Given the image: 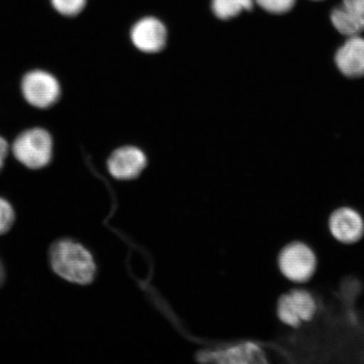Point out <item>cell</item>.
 I'll return each mask as SVG.
<instances>
[{
    "label": "cell",
    "mask_w": 364,
    "mask_h": 364,
    "mask_svg": "<svg viewBox=\"0 0 364 364\" xmlns=\"http://www.w3.org/2000/svg\"><path fill=\"white\" fill-rule=\"evenodd\" d=\"M328 230L332 237L343 245L359 242L364 235V218L357 209L341 206L328 218Z\"/></svg>",
    "instance_id": "5"
},
{
    "label": "cell",
    "mask_w": 364,
    "mask_h": 364,
    "mask_svg": "<svg viewBox=\"0 0 364 364\" xmlns=\"http://www.w3.org/2000/svg\"><path fill=\"white\" fill-rule=\"evenodd\" d=\"M22 92L26 101L33 107L47 108L58 101L60 86L58 80L47 72L29 73L22 81Z\"/></svg>",
    "instance_id": "6"
},
{
    "label": "cell",
    "mask_w": 364,
    "mask_h": 364,
    "mask_svg": "<svg viewBox=\"0 0 364 364\" xmlns=\"http://www.w3.org/2000/svg\"><path fill=\"white\" fill-rule=\"evenodd\" d=\"M198 359L203 363L223 364L267 363V357L263 350L256 343H244L232 346L217 351L203 353Z\"/></svg>",
    "instance_id": "7"
},
{
    "label": "cell",
    "mask_w": 364,
    "mask_h": 364,
    "mask_svg": "<svg viewBox=\"0 0 364 364\" xmlns=\"http://www.w3.org/2000/svg\"><path fill=\"white\" fill-rule=\"evenodd\" d=\"M277 266L281 275L291 284L303 286L316 274L318 258L311 245L301 240H293L277 254Z\"/></svg>",
    "instance_id": "2"
},
{
    "label": "cell",
    "mask_w": 364,
    "mask_h": 364,
    "mask_svg": "<svg viewBox=\"0 0 364 364\" xmlns=\"http://www.w3.org/2000/svg\"><path fill=\"white\" fill-rule=\"evenodd\" d=\"M4 279H6V272H4L3 264L0 262V286L4 284Z\"/></svg>",
    "instance_id": "17"
},
{
    "label": "cell",
    "mask_w": 364,
    "mask_h": 364,
    "mask_svg": "<svg viewBox=\"0 0 364 364\" xmlns=\"http://www.w3.org/2000/svg\"><path fill=\"white\" fill-rule=\"evenodd\" d=\"M132 42L140 51L154 53L165 47L167 31L165 25L154 17L139 20L131 31Z\"/></svg>",
    "instance_id": "8"
},
{
    "label": "cell",
    "mask_w": 364,
    "mask_h": 364,
    "mask_svg": "<svg viewBox=\"0 0 364 364\" xmlns=\"http://www.w3.org/2000/svg\"><path fill=\"white\" fill-rule=\"evenodd\" d=\"M331 20L341 35L360 36L364 33V0H343L332 11Z\"/></svg>",
    "instance_id": "9"
},
{
    "label": "cell",
    "mask_w": 364,
    "mask_h": 364,
    "mask_svg": "<svg viewBox=\"0 0 364 364\" xmlns=\"http://www.w3.org/2000/svg\"><path fill=\"white\" fill-rule=\"evenodd\" d=\"M335 60L345 76L349 78L364 76V38L360 36L348 38L336 53Z\"/></svg>",
    "instance_id": "11"
},
{
    "label": "cell",
    "mask_w": 364,
    "mask_h": 364,
    "mask_svg": "<svg viewBox=\"0 0 364 364\" xmlns=\"http://www.w3.org/2000/svg\"><path fill=\"white\" fill-rule=\"evenodd\" d=\"M318 311L316 296L303 286H294L282 294L276 304L277 320L294 330L315 320Z\"/></svg>",
    "instance_id": "3"
},
{
    "label": "cell",
    "mask_w": 364,
    "mask_h": 364,
    "mask_svg": "<svg viewBox=\"0 0 364 364\" xmlns=\"http://www.w3.org/2000/svg\"><path fill=\"white\" fill-rule=\"evenodd\" d=\"M255 2L268 13L283 15L292 10L296 0H255Z\"/></svg>",
    "instance_id": "14"
},
{
    "label": "cell",
    "mask_w": 364,
    "mask_h": 364,
    "mask_svg": "<svg viewBox=\"0 0 364 364\" xmlns=\"http://www.w3.org/2000/svg\"><path fill=\"white\" fill-rule=\"evenodd\" d=\"M255 0H212L213 14L221 20H230L254 6Z\"/></svg>",
    "instance_id": "12"
},
{
    "label": "cell",
    "mask_w": 364,
    "mask_h": 364,
    "mask_svg": "<svg viewBox=\"0 0 364 364\" xmlns=\"http://www.w3.org/2000/svg\"><path fill=\"white\" fill-rule=\"evenodd\" d=\"M13 151L23 165L31 169H41L48 165L52 157L51 136L42 129L26 131L18 136Z\"/></svg>",
    "instance_id": "4"
},
{
    "label": "cell",
    "mask_w": 364,
    "mask_h": 364,
    "mask_svg": "<svg viewBox=\"0 0 364 364\" xmlns=\"http://www.w3.org/2000/svg\"><path fill=\"white\" fill-rule=\"evenodd\" d=\"M8 153V144L2 136H0V169L3 167L4 159H6Z\"/></svg>",
    "instance_id": "16"
},
{
    "label": "cell",
    "mask_w": 364,
    "mask_h": 364,
    "mask_svg": "<svg viewBox=\"0 0 364 364\" xmlns=\"http://www.w3.org/2000/svg\"><path fill=\"white\" fill-rule=\"evenodd\" d=\"M15 222V212L10 203L0 198V235L6 234Z\"/></svg>",
    "instance_id": "15"
},
{
    "label": "cell",
    "mask_w": 364,
    "mask_h": 364,
    "mask_svg": "<svg viewBox=\"0 0 364 364\" xmlns=\"http://www.w3.org/2000/svg\"><path fill=\"white\" fill-rule=\"evenodd\" d=\"M145 154L138 148L118 149L108 161V170L117 180H132L138 177L146 166Z\"/></svg>",
    "instance_id": "10"
},
{
    "label": "cell",
    "mask_w": 364,
    "mask_h": 364,
    "mask_svg": "<svg viewBox=\"0 0 364 364\" xmlns=\"http://www.w3.org/2000/svg\"><path fill=\"white\" fill-rule=\"evenodd\" d=\"M87 0H51L53 6L61 15L75 16L84 10Z\"/></svg>",
    "instance_id": "13"
},
{
    "label": "cell",
    "mask_w": 364,
    "mask_h": 364,
    "mask_svg": "<svg viewBox=\"0 0 364 364\" xmlns=\"http://www.w3.org/2000/svg\"><path fill=\"white\" fill-rule=\"evenodd\" d=\"M314 1H322V0H314Z\"/></svg>",
    "instance_id": "18"
},
{
    "label": "cell",
    "mask_w": 364,
    "mask_h": 364,
    "mask_svg": "<svg viewBox=\"0 0 364 364\" xmlns=\"http://www.w3.org/2000/svg\"><path fill=\"white\" fill-rule=\"evenodd\" d=\"M50 262L56 274L73 284H90L97 271L89 250L70 240H59L53 245Z\"/></svg>",
    "instance_id": "1"
}]
</instances>
